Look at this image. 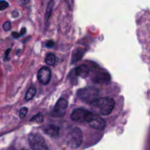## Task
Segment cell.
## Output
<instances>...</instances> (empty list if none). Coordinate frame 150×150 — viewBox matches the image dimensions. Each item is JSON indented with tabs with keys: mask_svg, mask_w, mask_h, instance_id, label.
Listing matches in <instances>:
<instances>
[{
	"mask_svg": "<svg viewBox=\"0 0 150 150\" xmlns=\"http://www.w3.org/2000/svg\"><path fill=\"white\" fill-rule=\"evenodd\" d=\"M28 108L26 107H23V108H21L20 112H19V115H20L21 118H24L26 117V114H27Z\"/></svg>",
	"mask_w": 150,
	"mask_h": 150,
	"instance_id": "d6986e66",
	"label": "cell"
},
{
	"mask_svg": "<svg viewBox=\"0 0 150 150\" xmlns=\"http://www.w3.org/2000/svg\"><path fill=\"white\" fill-rule=\"evenodd\" d=\"M92 113L83 108H78L75 110L71 114V119L73 121H87Z\"/></svg>",
	"mask_w": 150,
	"mask_h": 150,
	"instance_id": "52a82bcc",
	"label": "cell"
},
{
	"mask_svg": "<svg viewBox=\"0 0 150 150\" xmlns=\"http://www.w3.org/2000/svg\"><path fill=\"white\" fill-rule=\"evenodd\" d=\"M89 105L95 114L107 116L112 112L115 102L113 98H97Z\"/></svg>",
	"mask_w": 150,
	"mask_h": 150,
	"instance_id": "6da1fadb",
	"label": "cell"
},
{
	"mask_svg": "<svg viewBox=\"0 0 150 150\" xmlns=\"http://www.w3.org/2000/svg\"><path fill=\"white\" fill-rule=\"evenodd\" d=\"M26 29H25V28H22V29L21 30V32H19V33L13 32V33H12V36L15 38H18L19 37H21V36H22V35H24V34L26 33Z\"/></svg>",
	"mask_w": 150,
	"mask_h": 150,
	"instance_id": "e0dca14e",
	"label": "cell"
},
{
	"mask_svg": "<svg viewBox=\"0 0 150 150\" xmlns=\"http://www.w3.org/2000/svg\"><path fill=\"white\" fill-rule=\"evenodd\" d=\"M51 77V73L49 68L46 67H42V68L40 69L38 73V81L40 82L42 84H48L50 82Z\"/></svg>",
	"mask_w": 150,
	"mask_h": 150,
	"instance_id": "ba28073f",
	"label": "cell"
},
{
	"mask_svg": "<svg viewBox=\"0 0 150 150\" xmlns=\"http://www.w3.org/2000/svg\"><path fill=\"white\" fill-rule=\"evenodd\" d=\"M30 122H43V117L41 114H38L34 116L30 120Z\"/></svg>",
	"mask_w": 150,
	"mask_h": 150,
	"instance_id": "2e32d148",
	"label": "cell"
},
{
	"mask_svg": "<svg viewBox=\"0 0 150 150\" xmlns=\"http://www.w3.org/2000/svg\"><path fill=\"white\" fill-rule=\"evenodd\" d=\"M67 106H68L67 101L65 99L61 98V99L57 101V104L54 106V111H53V115L57 117H62L65 114Z\"/></svg>",
	"mask_w": 150,
	"mask_h": 150,
	"instance_id": "8992f818",
	"label": "cell"
},
{
	"mask_svg": "<svg viewBox=\"0 0 150 150\" xmlns=\"http://www.w3.org/2000/svg\"><path fill=\"white\" fill-rule=\"evenodd\" d=\"M29 143L32 150H48L43 137L38 133H33L29 136Z\"/></svg>",
	"mask_w": 150,
	"mask_h": 150,
	"instance_id": "277c9868",
	"label": "cell"
},
{
	"mask_svg": "<svg viewBox=\"0 0 150 150\" xmlns=\"http://www.w3.org/2000/svg\"><path fill=\"white\" fill-rule=\"evenodd\" d=\"M45 62L49 65H54L56 62V57L53 54H48L45 57Z\"/></svg>",
	"mask_w": 150,
	"mask_h": 150,
	"instance_id": "9a60e30c",
	"label": "cell"
},
{
	"mask_svg": "<svg viewBox=\"0 0 150 150\" xmlns=\"http://www.w3.org/2000/svg\"><path fill=\"white\" fill-rule=\"evenodd\" d=\"M99 89L93 86L82 88L78 91L77 95L79 99L87 104H90L98 98L99 95Z\"/></svg>",
	"mask_w": 150,
	"mask_h": 150,
	"instance_id": "7a4b0ae2",
	"label": "cell"
},
{
	"mask_svg": "<svg viewBox=\"0 0 150 150\" xmlns=\"http://www.w3.org/2000/svg\"><path fill=\"white\" fill-rule=\"evenodd\" d=\"M54 45V42L52 40H48L46 42V47L48 48H52Z\"/></svg>",
	"mask_w": 150,
	"mask_h": 150,
	"instance_id": "44dd1931",
	"label": "cell"
},
{
	"mask_svg": "<svg viewBox=\"0 0 150 150\" xmlns=\"http://www.w3.org/2000/svg\"><path fill=\"white\" fill-rule=\"evenodd\" d=\"M35 93H36V89H35L34 86L29 88V90L27 91L26 94V100H30L33 98V97L35 96Z\"/></svg>",
	"mask_w": 150,
	"mask_h": 150,
	"instance_id": "4fadbf2b",
	"label": "cell"
},
{
	"mask_svg": "<svg viewBox=\"0 0 150 150\" xmlns=\"http://www.w3.org/2000/svg\"><path fill=\"white\" fill-rule=\"evenodd\" d=\"M86 122L91 127L97 129V130H102L106 126V122H105V120L101 118L100 117H98V116L94 114L93 113H92V114Z\"/></svg>",
	"mask_w": 150,
	"mask_h": 150,
	"instance_id": "5b68a950",
	"label": "cell"
},
{
	"mask_svg": "<svg viewBox=\"0 0 150 150\" xmlns=\"http://www.w3.org/2000/svg\"><path fill=\"white\" fill-rule=\"evenodd\" d=\"M10 49L9 48V49L7 50V51H6L5 53V58H4V60H8V58H7V57H8V55L9 54H10Z\"/></svg>",
	"mask_w": 150,
	"mask_h": 150,
	"instance_id": "7402d4cb",
	"label": "cell"
},
{
	"mask_svg": "<svg viewBox=\"0 0 150 150\" xmlns=\"http://www.w3.org/2000/svg\"><path fill=\"white\" fill-rule=\"evenodd\" d=\"M22 150H27V149H22Z\"/></svg>",
	"mask_w": 150,
	"mask_h": 150,
	"instance_id": "d4e9b609",
	"label": "cell"
},
{
	"mask_svg": "<svg viewBox=\"0 0 150 150\" xmlns=\"http://www.w3.org/2000/svg\"><path fill=\"white\" fill-rule=\"evenodd\" d=\"M85 54V50L83 49V48H79L77 49L74 50L73 53V55H72V60L71 63L73 64V63L79 61L80 59H81L82 57H83Z\"/></svg>",
	"mask_w": 150,
	"mask_h": 150,
	"instance_id": "7c38bea8",
	"label": "cell"
},
{
	"mask_svg": "<svg viewBox=\"0 0 150 150\" xmlns=\"http://www.w3.org/2000/svg\"><path fill=\"white\" fill-rule=\"evenodd\" d=\"M3 29L4 31H9L11 29V23L9 21L4 22V24H3Z\"/></svg>",
	"mask_w": 150,
	"mask_h": 150,
	"instance_id": "ffe728a7",
	"label": "cell"
},
{
	"mask_svg": "<svg viewBox=\"0 0 150 150\" xmlns=\"http://www.w3.org/2000/svg\"><path fill=\"white\" fill-rule=\"evenodd\" d=\"M23 1H27V0H23Z\"/></svg>",
	"mask_w": 150,
	"mask_h": 150,
	"instance_id": "cb8c5ba5",
	"label": "cell"
},
{
	"mask_svg": "<svg viewBox=\"0 0 150 150\" xmlns=\"http://www.w3.org/2000/svg\"><path fill=\"white\" fill-rule=\"evenodd\" d=\"M92 79L95 83H100V84H107L111 81V76L107 72L100 71L95 73Z\"/></svg>",
	"mask_w": 150,
	"mask_h": 150,
	"instance_id": "9c48e42d",
	"label": "cell"
},
{
	"mask_svg": "<svg viewBox=\"0 0 150 150\" xmlns=\"http://www.w3.org/2000/svg\"><path fill=\"white\" fill-rule=\"evenodd\" d=\"M9 7V4L7 1L4 0H0V11L7 9Z\"/></svg>",
	"mask_w": 150,
	"mask_h": 150,
	"instance_id": "ac0fdd59",
	"label": "cell"
},
{
	"mask_svg": "<svg viewBox=\"0 0 150 150\" xmlns=\"http://www.w3.org/2000/svg\"><path fill=\"white\" fill-rule=\"evenodd\" d=\"M76 74L81 78H86L89 73V69L86 64H82L76 68Z\"/></svg>",
	"mask_w": 150,
	"mask_h": 150,
	"instance_id": "8fae6325",
	"label": "cell"
},
{
	"mask_svg": "<svg viewBox=\"0 0 150 150\" xmlns=\"http://www.w3.org/2000/svg\"><path fill=\"white\" fill-rule=\"evenodd\" d=\"M53 7H54V1H51L49 2V4H48V7H47V9H46V12H45V20L46 21H48V19H49L50 16H51Z\"/></svg>",
	"mask_w": 150,
	"mask_h": 150,
	"instance_id": "5bb4252c",
	"label": "cell"
},
{
	"mask_svg": "<svg viewBox=\"0 0 150 150\" xmlns=\"http://www.w3.org/2000/svg\"><path fill=\"white\" fill-rule=\"evenodd\" d=\"M44 131L48 136L52 138H57L59 134V128L54 125H49L44 129Z\"/></svg>",
	"mask_w": 150,
	"mask_h": 150,
	"instance_id": "30bf717a",
	"label": "cell"
},
{
	"mask_svg": "<svg viewBox=\"0 0 150 150\" xmlns=\"http://www.w3.org/2000/svg\"><path fill=\"white\" fill-rule=\"evenodd\" d=\"M66 143L70 147L76 149L83 142V134L79 127H74L67 134L65 138Z\"/></svg>",
	"mask_w": 150,
	"mask_h": 150,
	"instance_id": "3957f363",
	"label": "cell"
},
{
	"mask_svg": "<svg viewBox=\"0 0 150 150\" xmlns=\"http://www.w3.org/2000/svg\"><path fill=\"white\" fill-rule=\"evenodd\" d=\"M6 150H15V149H14V148L10 147V148H8V149H7Z\"/></svg>",
	"mask_w": 150,
	"mask_h": 150,
	"instance_id": "603a6c76",
	"label": "cell"
}]
</instances>
